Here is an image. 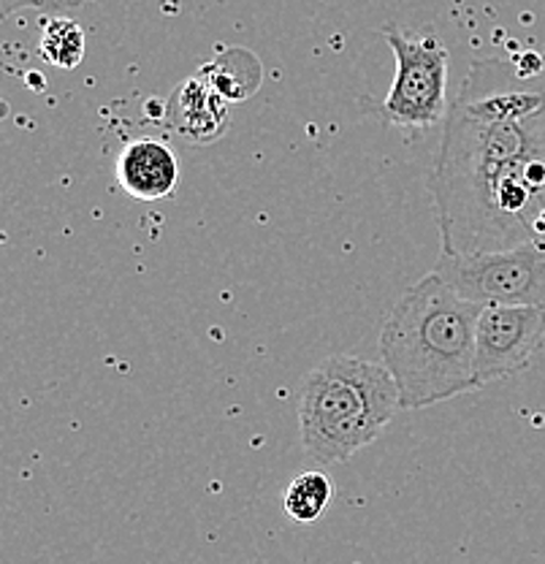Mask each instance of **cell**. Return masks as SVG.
I'll use <instances>...</instances> for the list:
<instances>
[{
  "label": "cell",
  "mask_w": 545,
  "mask_h": 564,
  "mask_svg": "<svg viewBox=\"0 0 545 564\" xmlns=\"http://www.w3.org/2000/svg\"><path fill=\"white\" fill-rule=\"evenodd\" d=\"M432 169L443 250L494 252L545 234V61H475Z\"/></svg>",
  "instance_id": "6da1fadb"
},
{
  "label": "cell",
  "mask_w": 545,
  "mask_h": 564,
  "mask_svg": "<svg viewBox=\"0 0 545 564\" xmlns=\"http://www.w3.org/2000/svg\"><path fill=\"white\" fill-rule=\"evenodd\" d=\"M41 0H0V17H11L22 9H39Z\"/></svg>",
  "instance_id": "4fadbf2b"
},
{
  "label": "cell",
  "mask_w": 545,
  "mask_h": 564,
  "mask_svg": "<svg viewBox=\"0 0 545 564\" xmlns=\"http://www.w3.org/2000/svg\"><path fill=\"white\" fill-rule=\"evenodd\" d=\"M435 272L478 304L545 307V234L494 252L439 250Z\"/></svg>",
  "instance_id": "5b68a950"
},
{
  "label": "cell",
  "mask_w": 545,
  "mask_h": 564,
  "mask_svg": "<svg viewBox=\"0 0 545 564\" xmlns=\"http://www.w3.org/2000/svg\"><path fill=\"white\" fill-rule=\"evenodd\" d=\"M41 57L57 68H76L85 57V33L74 20L52 17L41 31Z\"/></svg>",
  "instance_id": "8fae6325"
},
{
  "label": "cell",
  "mask_w": 545,
  "mask_h": 564,
  "mask_svg": "<svg viewBox=\"0 0 545 564\" xmlns=\"http://www.w3.org/2000/svg\"><path fill=\"white\" fill-rule=\"evenodd\" d=\"M117 180L128 196L139 202H161L179 185L177 155L155 139H137L126 144L117 161Z\"/></svg>",
  "instance_id": "ba28073f"
},
{
  "label": "cell",
  "mask_w": 545,
  "mask_h": 564,
  "mask_svg": "<svg viewBox=\"0 0 545 564\" xmlns=\"http://www.w3.org/2000/svg\"><path fill=\"white\" fill-rule=\"evenodd\" d=\"M228 104L231 101L215 90L212 82L198 74L174 87L163 117L177 137L187 139L190 144H209L226 133Z\"/></svg>",
  "instance_id": "52a82bcc"
},
{
  "label": "cell",
  "mask_w": 545,
  "mask_h": 564,
  "mask_svg": "<svg viewBox=\"0 0 545 564\" xmlns=\"http://www.w3.org/2000/svg\"><path fill=\"white\" fill-rule=\"evenodd\" d=\"M402 410L396 378L385 364L331 356L307 375L298 402V429L309 458L342 464L383 434Z\"/></svg>",
  "instance_id": "3957f363"
},
{
  "label": "cell",
  "mask_w": 545,
  "mask_h": 564,
  "mask_svg": "<svg viewBox=\"0 0 545 564\" xmlns=\"http://www.w3.org/2000/svg\"><path fill=\"white\" fill-rule=\"evenodd\" d=\"M545 339L541 304H483L475 337V383L505 380L530 367Z\"/></svg>",
  "instance_id": "8992f818"
},
{
  "label": "cell",
  "mask_w": 545,
  "mask_h": 564,
  "mask_svg": "<svg viewBox=\"0 0 545 564\" xmlns=\"http://www.w3.org/2000/svg\"><path fill=\"white\" fill-rule=\"evenodd\" d=\"M385 41L396 57V79L383 104L374 106L380 117L400 128L439 126L448 117V50L435 33H404L385 25Z\"/></svg>",
  "instance_id": "277c9868"
},
{
  "label": "cell",
  "mask_w": 545,
  "mask_h": 564,
  "mask_svg": "<svg viewBox=\"0 0 545 564\" xmlns=\"http://www.w3.org/2000/svg\"><path fill=\"white\" fill-rule=\"evenodd\" d=\"M483 304L461 296L443 274L410 285L391 307L380 334V356L402 393V410L475 391V337Z\"/></svg>",
  "instance_id": "7a4b0ae2"
},
{
  "label": "cell",
  "mask_w": 545,
  "mask_h": 564,
  "mask_svg": "<svg viewBox=\"0 0 545 564\" xmlns=\"http://www.w3.org/2000/svg\"><path fill=\"white\" fill-rule=\"evenodd\" d=\"M215 90L228 101H244L261 87L263 70L253 52L248 50H226L201 70Z\"/></svg>",
  "instance_id": "9c48e42d"
},
{
  "label": "cell",
  "mask_w": 545,
  "mask_h": 564,
  "mask_svg": "<svg viewBox=\"0 0 545 564\" xmlns=\"http://www.w3.org/2000/svg\"><path fill=\"white\" fill-rule=\"evenodd\" d=\"M334 486L324 473H302L283 494V508L296 524H315L331 508Z\"/></svg>",
  "instance_id": "30bf717a"
},
{
  "label": "cell",
  "mask_w": 545,
  "mask_h": 564,
  "mask_svg": "<svg viewBox=\"0 0 545 564\" xmlns=\"http://www.w3.org/2000/svg\"><path fill=\"white\" fill-rule=\"evenodd\" d=\"M87 3H92V0H41L39 9L52 11V14H55V11H76Z\"/></svg>",
  "instance_id": "7c38bea8"
}]
</instances>
